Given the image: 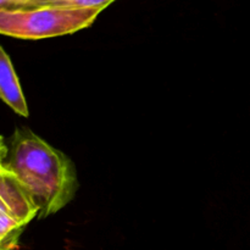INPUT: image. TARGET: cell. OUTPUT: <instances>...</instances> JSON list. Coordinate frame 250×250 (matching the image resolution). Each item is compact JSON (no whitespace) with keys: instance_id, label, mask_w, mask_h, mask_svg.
Returning <instances> with one entry per match:
<instances>
[{"instance_id":"5","label":"cell","mask_w":250,"mask_h":250,"mask_svg":"<svg viewBox=\"0 0 250 250\" xmlns=\"http://www.w3.org/2000/svg\"><path fill=\"white\" fill-rule=\"evenodd\" d=\"M115 0H38L37 6H61L73 9H106Z\"/></svg>"},{"instance_id":"6","label":"cell","mask_w":250,"mask_h":250,"mask_svg":"<svg viewBox=\"0 0 250 250\" xmlns=\"http://www.w3.org/2000/svg\"><path fill=\"white\" fill-rule=\"evenodd\" d=\"M37 0H0V9H22L36 7Z\"/></svg>"},{"instance_id":"9","label":"cell","mask_w":250,"mask_h":250,"mask_svg":"<svg viewBox=\"0 0 250 250\" xmlns=\"http://www.w3.org/2000/svg\"><path fill=\"white\" fill-rule=\"evenodd\" d=\"M37 4H38V0H37V2H36V6H37Z\"/></svg>"},{"instance_id":"2","label":"cell","mask_w":250,"mask_h":250,"mask_svg":"<svg viewBox=\"0 0 250 250\" xmlns=\"http://www.w3.org/2000/svg\"><path fill=\"white\" fill-rule=\"evenodd\" d=\"M102 9L36 6L0 9V34L19 39H44L88 28Z\"/></svg>"},{"instance_id":"7","label":"cell","mask_w":250,"mask_h":250,"mask_svg":"<svg viewBox=\"0 0 250 250\" xmlns=\"http://www.w3.org/2000/svg\"><path fill=\"white\" fill-rule=\"evenodd\" d=\"M7 155H9V148L5 144L4 138L0 136V164L5 163V159L7 158Z\"/></svg>"},{"instance_id":"3","label":"cell","mask_w":250,"mask_h":250,"mask_svg":"<svg viewBox=\"0 0 250 250\" xmlns=\"http://www.w3.org/2000/svg\"><path fill=\"white\" fill-rule=\"evenodd\" d=\"M38 214L39 208L21 181L6 164H0V241L7 249H17L22 232Z\"/></svg>"},{"instance_id":"8","label":"cell","mask_w":250,"mask_h":250,"mask_svg":"<svg viewBox=\"0 0 250 250\" xmlns=\"http://www.w3.org/2000/svg\"><path fill=\"white\" fill-rule=\"evenodd\" d=\"M0 250H9V249L6 248V247H5V244L2 243L1 241H0Z\"/></svg>"},{"instance_id":"1","label":"cell","mask_w":250,"mask_h":250,"mask_svg":"<svg viewBox=\"0 0 250 250\" xmlns=\"http://www.w3.org/2000/svg\"><path fill=\"white\" fill-rule=\"evenodd\" d=\"M5 164L39 208V219L60 211L78 189L72 160L24 127L15 129Z\"/></svg>"},{"instance_id":"4","label":"cell","mask_w":250,"mask_h":250,"mask_svg":"<svg viewBox=\"0 0 250 250\" xmlns=\"http://www.w3.org/2000/svg\"><path fill=\"white\" fill-rule=\"evenodd\" d=\"M0 99L22 117L29 116V110L15 72L11 59L0 45Z\"/></svg>"}]
</instances>
